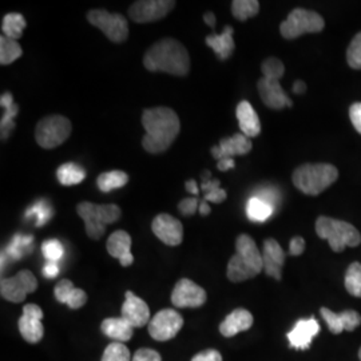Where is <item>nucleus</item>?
Segmentation results:
<instances>
[{
	"mask_svg": "<svg viewBox=\"0 0 361 361\" xmlns=\"http://www.w3.org/2000/svg\"><path fill=\"white\" fill-rule=\"evenodd\" d=\"M145 137L143 149L150 154L166 152L180 134V118L169 107H154L145 110L142 114Z\"/></svg>",
	"mask_w": 361,
	"mask_h": 361,
	"instance_id": "obj_1",
	"label": "nucleus"
},
{
	"mask_svg": "<svg viewBox=\"0 0 361 361\" xmlns=\"http://www.w3.org/2000/svg\"><path fill=\"white\" fill-rule=\"evenodd\" d=\"M143 66L152 73H166L176 77H185L190 70V56L180 42L165 38L157 42L146 51Z\"/></svg>",
	"mask_w": 361,
	"mask_h": 361,
	"instance_id": "obj_2",
	"label": "nucleus"
},
{
	"mask_svg": "<svg viewBox=\"0 0 361 361\" xmlns=\"http://www.w3.org/2000/svg\"><path fill=\"white\" fill-rule=\"evenodd\" d=\"M262 269V253L258 250L255 240L247 234L238 235L235 241V255L228 262V279L232 283H243L255 279Z\"/></svg>",
	"mask_w": 361,
	"mask_h": 361,
	"instance_id": "obj_3",
	"label": "nucleus"
},
{
	"mask_svg": "<svg viewBox=\"0 0 361 361\" xmlns=\"http://www.w3.org/2000/svg\"><path fill=\"white\" fill-rule=\"evenodd\" d=\"M338 178V170L331 164H305L293 171L292 180L300 192L319 195Z\"/></svg>",
	"mask_w": 361,
	"mask_h": 361,
	"instance_id": "obj_4",
	"label": "nucleus"
},
{
	"mask_svg": "<svg viewBox=\"0 0 361 361\" xmlns=\"http://www.w3.org/2000/svg\"><path fill=\"white\" fill-rule=\"evenodd\" d=\"M316 233L320 238L329 243L336 253H341L347 246L355 247L361 243L360 233L353 225L331 217L322 216L317 219Z\"/></svg>",
	"mask_w": 361,
	"mask_h": 361,
	"instance_id": "obj_5",
	"label": "nucleus"
},
{
	"mask_svg": "<svg viewBox=\"0 0 361 361\" xmlns=\"http://www.w3.org/2000/svg\"><path fill=\"white\" fill-rule=\"evenodd\" d=\"M78 216L83 219L86 233L91 240L102 238L106 226L121 219V209L118 205H97L92 202H80L77 207Z\"/></svg>",
	"mask_w": 361,
	"mask_h": 361,
	"instance_id": "obj_6",
	"label": "nucleus"
},
{
	"mask_svg": "<svg viewBox=\"0 0 361 361\" xmlns=\"http://www.w3.org/2000/svg\"><path fill=\"white\" fill-rule=\"evenodd\" d=\"M71 129V122L66 116H46L39 121L35 128V141L43 149H55L67 141Z\"/></svg>",
	"mask_w": 361,
	"mask_h": 361,
	"instance_id": "obj_7",
	"label": "nucleus"
},
{
	"mask_svg": "<svg viewBox=\"0 0 361 361\" xmlns=\"http://www.w3.org/2000/svg\"><path fill=\"white\" fill-rule=\"evenodd\" d=\"M325 27L322 15L314 11L296 8L288 15L280 26V32L285 39H296L304 34L322 32Z\"/></svg>",
	"mask_w": 361,
	"mask_h": 361,
	"instance_id": "obj_8",
	"label": "nucleus"
},
{
	"mask_svg": "<svg viewBox=\"0 0 361 361\" xmlns=\"http://www.w3.org/2000/svg\"><path fill=\"white\" fill-rule=\"evenodd\" d=\"M89 23L99 28L114 43L126 42L129 38L128 19L121 13H110L106 10H91L87 13Z\"/></svg>",
	"mask_w": 361,
	"mask_h": 361,
	"instance_id": "obj_9",
	"label": "nucleus"
},
{
	"mask_svg": "<svg viewBox=\"0 0 361 361\" xmlns=\"http://www.w3.org/2000/svg\"><path fill=\"white\" fill-rule=\"evenodd\" d=\"M38 288V280L32 271H20L13 277L1 279L0 293L1 297L10 302H23L27 295L35 292Z\"/></svg>",
	"mask_w": 361,
	"mask_h": 361,
	"instance_id": "obj_10",
	"label": "nucleus"
},
{
	"mask_svg": "<svg viewBox=\"0 0 361 361\" xmlns=\"http://www.w3.org/2000/svg\"><path fill=\"white\" fill-rule=\"evenodd\" d=\"M183 319L177 310H159L149 323V334L157 341H169L180 334Z\"/></svg>",
	"mask_w": 361,
	"mask_h": 361,
	"instance_id": "obj_11",
	"label": "nucleus"
},
{
	"mask_svg": "<svg viewBox=\"0 0 361 361\" xmlns=\"http://www.w3.org/2000/svg\"><path fill=\"white\" fill-rule=\"evenodd\" d=\"M174 6V0H140L130 6L129 16L135 23L157 22L165 18Z\"/></svg>",
	"mask_w": 361,
	"mask_h": 361,
	"instance_id": "obj_12",
	"label": "nucleus"
},
{
	"mask_svg": "<svg viewBox=\"0 0 361 361\" xmlns=\"http://www.w3.org/2000/svg\"><path fill=\"white\" fill-rule=\"evenodd\" d=\"M207 297L204 288L189 279H182L173 289L171 302L177 308H200L207 302Z\"/></svg>",
	"mask_w": 361,
	"mask_h": 361,
	"instance_id": "obj_13",
	"label": "nucleus"
},
{
	"mask_svg": "<svg viewBox=\"0 0 361 361\" xmlns=\"http://www.w3.org/2000/svg\"><path fill=\"white\" fill-rule=\"evenodd\" d=\"M43 310L37 304H27L23 307V314L18 322L19 332L28 344H38L44 335L42 324Z\"/></svg>",
	"mask_w": 361,
	"mask_h": 361,
	"instance_id": "obj_14",
	"label": "nucleus"
},
{
	"mask_svg": "<svg viewBox=\"0 0 361 361\" xmlns=\"http://www.w3.org/2000/svg\"><path fill=\"white\" fill-rule=\"evenodd\" d=\"M258 92L259 98L265 106L273 110H281L285 107H292L293 102L292 99L286 95L284 89L280 85V80L276 79H268V78H261L258 80Z\"/></svg>",
	"mask_w": 361,
	"mask_h": 361,
	"instance_id": "obj_15",
	"label": "nucleus"
},
{
	"mask_svg": "<svg viewBox=\"0 0 361 361\" xmlns=\"http://www.w3.org/2000/svg\"><path fill=\"white\" fill-rule=\"evenodd\" d=\"M155 235L169 246H178L183 240V226L173 216L162 213L155 217L152 225Z\"/></svg>",
	"mask_w": 361,
	"mask_h": 361,
	"instance_id": "obj_16",
	"label": "nucleus"
},
{
	"mask_svg": "<svg viewBox=\"0 0 361 361\" xmlns=\"http://www.w3.org/2000/svg\"><path fill=\"white\" fill-rule=\"evenodd\" d=\"M320 334V324L316 319H301L298 320L293 329L286 335L289 340L290 348L308 349L314 338V336Z\"/></svg>",
	"mask_w": 361,
	"mask_h": 361,
	"instance_id": "obj_17",
	"label": "nucleus"
},
{
	"mask_svg": "<svg viewBox=\"0 0 361 361\" xmlns=\"http://www.w3.org/2000/svg\"><path fill=\"white\" fill-rule=\"evenodd\" d=\"M122 317L134 328H142L150 323V310L142 298L128 290L122 305Z\"/></svg>",
	"mask_w": 361,
	"mask_h": 361,
	"instance_id": "obj_18",
	"label": "nucleus"
},
{
	"mask_svg": "<svg viewBox=\"0 0 361 361\" xmlns=\"http://www.w3.org/2000/svg\"><path fill=\"white\" fill-rule=\"evenodd\" d=\"M320 313L329 331L335 335L341 334L343 331L352 332L360 326L361 316L356 310H344L340 313H335L328 308H322Z\"/></svg>",
	"mask_w": 361,
	"mask_h": 361,
	"instance_id": "obj_19",
	"label": "nucleus"
},
{
	"mask_svg": "<svg viewBox=\"0 0 361 361\" xmlns=\"http://www.w3.org/2000/svg\"><path fill=\"white\" fill-rule=\"evenodd\" d=\"M262 261H264V271L267 273V276L280 281L283 277L285 253L281 245L276 240L268 238L264 243Z\"/></svg>",
	"mask_w": 361,
	"mask_h": 361,
	"instance_id": "obj_20",
	"label": "nucleus"
},
{
	"mask_svg": "<svg viewBox=\"0 0 361 361\" xmlns=\"http://www.w3.org/2000/svg\"><path fill=\"white\" fill-rule=\"evenodd\" d=\"M253 145L250 142V138H247L243 133L234 134L229 138L221 140L217 146L212 147V155L217 162L225 158H232L235 155H245L252 150Z\"/></svg>",
	"mask_w": 361,
	"mask_h": 361,
	"instance_id": "obj_21",
	"label": "nucleus"
},
{
	"mask_svg": "<svg viewBox=\"0 0 361 361\" xmlns=\"http://www.w3.org/2000/svg\"><path fill=\"white\" fill-rule=\"evenodd\" d=\"M107 252L111 257L119 259L122 267H130L134 262L131 255V237L125 231H116L107 240Z\"/></svg>",
	"mask_w": 361,
	"mask_h": 361,
	"instance_id": "obj_22",
	"label": "nucleus"
},
{
	"mask_svg": "<svg viewBox=\"0 0 361 361\" xmlns=\"http://www.w3.org/2000/svg\"><path fill=\"white\" fill-rule=\"evenodd\" d=\"M255 323L253 314L249 310L238 308L233 310L226 319L219 324V332L224 337H233L252 328Z\"/></svg>",
	"mask_w": 361,
	"mask_h": 361,
	"instance_id": "obj_23",
	"label": "nucleus"
},
{
	"mask_svg": "<svg viewBox=\"0 0 361 361\" xmlns=\"http://www.w3.org/2000/svg\"><path fill=\"white\" fill-rule=\"evenodd\" d=\"M56 301L66 304L70 310H80L87 302V295L83 289L75 288L73 281L61 280L54 290Z\"/></svg>",
	"mask_w": 361,
	"mask_h": 361,
	"instance_id": "obj_24",
	"label": "nucleus"
},
{
	"mask_svg": "<svg viewBox=\"0 0 361 361\" xmlns=\"http://www.w3.org/2000/svg\"><path fill=\"white\" fill-rule=\"evenodd\" d=\"M235 114H237L241 133L247 138L257 137L261 133V122L253 106L247 101H241L237 106Z\"/></svg>",
	"mask_w": 361,
	"mask_h": 361,
	"instance_id": "obj_25",
	"label": "nucleus"
},
{
	"mask_svg": "<svg viewBox=\"0 0 361 361\" xmlns=\"http://www.w3.org/2000/svg\"><path fill=\"white\" fill-rule=\"evenodd\" d=\"M233 27L226 26L222 34H210L205 42L207 46L214 51L221 61H226L234 51V39H233Z\"/></svg>",
	"mask_w": 361,
	"mask_h": 361,
	"instance_id": "obj_26",
	"label": "nucleus"
},
{
	"mask_svg": "<svg viewBox=\"0 0 361 361\" xmlns=\"http://www.w3.org/2000/svg\"><path fill=\"white\" fill-rule=\"evenodd\" d=\"M101 329L104 335L113 338L116 343H126L133 337L134 326L123 317H110L102 322Z\"/></svg>",
	"mask_w": 361,
	"mask_h": 361,
	"instance_id": "obj_27",
	"label": "nucleus"
},
{
	"mask_svg": "<svg viewBox=\"0 0 361 361\" xmlns=\"http://www.w3.org/2000/svg\"><path fill=\"white\" fill-rule=\"evenodd\" d=\"M0 104L4 109V114L1 116L0 122V129H1V140H7L11 134V131L15 129V122L13 119L19 113L18 104L13 102V94L11 92H4L0 98Z\"/></svg>",
	"mask_w": 361,
	"mask_h": 361,
	"instance_id": "obj_28",
	"label": "nucleus"
},
{
	"mask_svg": "<svg viewBox=\"0 0 361 361\" xmlns=\"http://www.w3.org/2000/svg\"><path fill=\"white\" fill-rule=\"evenodd\" d=\"M273 212L274 207L267 201L261 200L257 195L252 197L246 205V216L247 219L255 222H265L267 219H271Z\"/></svg>",
	"mask_w": 361,
	"mask_h": 361,
	"instance_id": "obj_29",
	"label": "nucleus"
},
{
	"mask_svg": "<svg viewBox=\"0 0 361 361\" xmlns=\"http://www.w3.org/2000/svg\"><path fill=\"white\" fill-rule=\"evenodd\" d=\"M128 182H129V176L125 171L113 170V171L102 173L97 180V185L101 192L109 193L116 189L123 188Z\"/></svg>",
	"mask_w": 361,
	"mask_h": 361,
	"instance_id": "obj_30",
	"label": "nucleus"
},
{
	"mask_svg": "<svg viewBox=\"0 0 361 361\" xmlns=\"http://www.w3.org/2000/svg\"><path fill=\"white\" fill-rule=\"evenodd\" d=\"M56 177L63 186H74L85 180L86 171L77 164L68 162L56 170Z\"/></svg>",
	"mask_w": 361,
	"mask_h": 361,
	"instance_id": "obj_31",
	"label": "nucleus"
},
{
	"mask_svg": "<svg viewBox=\"0 0 361 361\" xmlns=\"http://www.w3.org/2000/svg\"><path fill=\"white\" fill-rule=\"evenodd\" d=\"M26 19L23 18L22 13H7L3 18V23H1V31L3 35L7 38L18 39L22 37L23 30L26 28Z\"/></svg>",
	"mask_w": 361,
	"mask_h": 361,
	"instance_id": "obj_32",
	"label": "nucleus"
},
{
	"mask_svg": "<svg viewBox=\"0 0 361 361\" xmlns=\"http://www.w3.org/2000/svg\"><path fill=\"white\" fill-rule=\"evenodd\" d=\"M23 54L22 46L15 39L1 37L0 38V63L1 66L11 65Z\"/></svg>",
	"mask_w": 361,
	"mask_h": 361,
	"instance_id": "obj_33",
	"label": "nucleus"
},
{
	"mask_svg": "<svg viewBox=\"0 0 361 361\" xmlns=\"http://www.w3.org/2000/svg\"><path fill=\"white\" fill-rule=\"evenodd\" d=\"M202 190L205 192L204 201L213 202V204H221L226 200V192L219 188V180H210V171H205L202 174Z\"/></svg>",
	"mask_w": 361,
	"mask_h": 361,
	"instance_id": "obj_34",
	"label": "nucleus"
},
{
	"mask_svg": "<svg viewBox=\"0 0 361 361\" xmlns=\"http://www.w3.org/2000/svg\"><path fill=\"white\" fill-rule=\"evenodd\" d=\"M258 11L259 3L257 0H234L232 3L233 16L240 22H245L249 18H255Z\"/></svg>",
	"mask_w": 361,
	"mask_h": 361,
	"instance_id": "obj_35",
	"label": "nucleus"
},
{
	"mask_svg": "<svg viewBox=\"0 0 361 361\" xmlns=\"http://www.w3.org/2000/svg\"><path fill=\"white\" fill-rule=\"evenodd\" d=\"M32 241H34L32 235L16 234L13 237V241L10 243V245L7 246V249H6V256H8L13 259H20L26 253V250L30 249V246L32 245Z\"/></svg>",
	"mask_w": 361,
	"mask_h": 361,
	"instance_id": "obj_36",
	"label": "nucleus"
},
{
	"mask_svg": "<svg viewBox=\"0 0 361 361\" xmlns=\"http://www.w3.org/2000/svg\"><path fill=\"white\" fill-rule=\"evenodd\" d=\"M345 289L349 295L361 297V264L353 262L345 273Z\"/></svg>",
	"mask_w": 361,
	"mask_h": 361,
	"instance_id": "obj_37",
	"label": "nucleus"
},
{
	"mask_svg": "<svg viewBox=\"0 0 361 361\" xmlns=\"http://www.w3.org/2000/svg\"><path fill=\"white\" fill-rule=\"evenodd\" d=\"M52 216V209L47 201L40 200L35 205L30 207L26 212L27 219H35L37 226H43L46 222H49Z\"/></svg>",
	"mask_w": 361,
	"mask_h": 361,
	"instance_id": "obj_38",
	"label": "nucleus"
},
{
	"mask_svg": "<svg viewBox=\"0 0 361 361\" xmlns=\"http://www.w3.org/2000/svg\"><path fill=\"white\" fill-rule=\"evenodd\" d=\"M130 350L123 343L113 341L104 349V356L101 361H131Z\"/></svg>",
	"mask_w": 361,
	"mask_h": 361,
	"instance_id": "obj_39",
	"label": "nucleus"
},
{
	"mask_svg": "<svg viewBox=\"0 0 361 361\" xmlns=\"http://www.w3.org/2000/svg\"><path fill=\"white\" fill-rule=\"evenodd\" d=\"M261 71L264 74V78L268 79H276L280 80L281 78L284 77L285 66L279 58H268L262 62L261 65Z\"/></svg>",
	"mask_w": 361,
	"mask_h": 361,
	"instance_id": "obj_40",
	"label": "nucleus"
},
{
	"mask_svg": "<svg viewBox=\"0 0 361 361\" xmlns=\"http://www.w3.org/2000/svg\"><path fill=\"white\" fill-rule=\"evenodd\" d=\"M42 253L49 262H58L63 257L65 249L58 240H46L42 244Z\"/></svg>",
	"mask_w": 361,
	"mask_h": 361,
	"instance_id": "obj_41",
	"label": "nucleus"
},
{
	"mask_svg": "<svg viewBox=\"0 0 361 361\" xmlns=\"http://www.w3.org/2000/svg\"><path fill=\"white\" fill-rule=\"evenodd\" d=\"M347 62L349 67L361 70V32L352 39L347 50Z\"/></svg>",
	"mask_w": 361,
	"mask_h": 361,
	"instance_id": "obj_42",
	"label": "nucleus"
},
{
	"mask_svg": "<svg viewBox=\"0 0 361 361\" xmlns=\"http://www.w3.org/2000/svg\"><path fill=\"white\" fill-rule=\"evenodd\" d=\"M200 209V202L198 198H185L178 204V210L182 216H193L194 213Z\"/></svg>",
	"mask_w": 361,
	"mask_h": 361,
	"instance_id": "obj_43",
	"label": "nucleus"
},
{
	"mask_svg": "<svg viewBox=\"0 0 361 361\" xmlns=\"http://www.w3.org/2000/svg\"><path fill=\"white\" fill-rule=\"evenodd\" d=\"M131 361H162V359L161 355L154 349L141 348L134 353Z\"/></svg>",
	"mask_w": 361,
	"mask_h": 361,
	"instance_id": "obj_44",
	"label": "nucleus"
},
{
	"mask_svg": "<svg viewBox=\"0 0 361 361\" xmlns=\"http://www.w3.org/2000/svg\"><path fill=\"white\" fill-rule=\"evenodd\" d=\"M192 361H222V355L217 349H207L195 355Z\"/></svg>",
	"mask_w": 361,
	"mask_h": 361,
	"instance_id": "obj_45",
	"label": "nucleus"
},
{
	"mask_svg": "<svg viewBox=\"0 0 361 361\" xmlns=\"http://www.w3.org/2000/svg\"><path fill=\"white\" fill-rule=\"evenodd\" d=\"M349 116L350 121L355 126V129L357 130L361 134V104H353L349 109Z\"/></svg>",
	"mask_w": 361,
	"mask_h": 361,
	"instance_id": "obj_46",
	"label": "nucleus"
},
{
	"mask_svg": "<svg viewBox=\"0 0 361 361\" xmlns=\"http://www.w3.org/2000/svg\"><path fill=\"white\" fill-rule=\"evenodd\" d=\"M305 250V241L302 237H293L289 244V255L290 256H300Z\"/></svg>",
	"mask_w": 361,
	"mask_h": 361,
	"instance_id": "obj_47",
	"label": "nucleus"
},
{
	"mask_svg": "<svg viewBox=\"0 0 361 361\" xmlns=\"http://www.w3.org/2000/svg\"><path fill=\"white\" fill-rule=\"evenodd\" d=\"M59 271H61V268H59L58 262H47L42 273H43V277H46V279H55L59 274Z\"/></svg>",
	"mask_w": 361,
	"mask_h": 361,
	"instance_id": "obj_48",
	"label": "nucleus"
},
{
	"mask_svg": "<svg viewBox=\"0 0 361 361\" xmlns=\"http://www.w3.org/2000/svg\"><path fill=\"white\" fill-rule=\"evenodd\" d=\"M234 159L232 158H225V159H221L217 162V168L221 171H228V170H231V169H234Z\"/></svg>",
	"mask_w": 361,
	"mask_h": 361,
	"instance_id": "obj_49",
	"label": "nucleus"
},
{
	"mask_svg": "<svg viewBox=\"0 0 361 361\" xmlns=\"http://www.w3.org/2000/svg\"><path fill=\"white\" fill-rule=\"evenodd\" d=\"M185 188H186V190H188L189 193L194 194V195H198V193H200L198 185H197V182H195L194 180H186V183H185Z\"/></svg>",
	"mask_w": 361,
	"mask_h": 361,
	"instance_id": "obj_50",
	"label": "nucleus"
},
{
	"mask_svg": "<svg viewBox=\"0 0 361 361\" xmlns=\"http://www.w3.org/2000/svg\"><path fill=\"white\" fill-rule=\"evenodd\" d=\"M307 91V85L302 80H296L293 83V92L295 94H302Z\"/></svg>",
	"mask_w": 361,
	"mask_h": 361,
	"instance_id": "obj_51",
	"label": "nucleus"
},
{
	"mask_svg": "<svg viewBox=\"0 0 361 361\" xmlns=\"http://www.w3.org/2000/svg\"><path fill=\"white\" fill-rule=\"evenodd\" d=\"M204 20H205V23H207V26L212 27V28H214V27H216V16H214V13H205V16H204Z\"/></svg>",
	"mask_w": 361,
	"mask_h": 361,
	"instance_id": "obj_52",
	"label": "nucleus"
},
{
	"mask_svg": "<svg viewBox=\"0 0 361 361\" xmlns=\"http://www.w3.org/2000/svg\"><path fill=\"white\" fill-rule=\"evenodd\" d=\"M200 214L201 216H209L210 214V212H212V209L209 207V204H207V201H202L201 204H200Z\"/></svg>",
	"mask_w": 361,
	"mask_h": 361,
	"instance_id": "obj_53",
	"label": "nucleus"
},
{
	"mask_svg": "<svg viewBox=\"0 0 361 361\" xmlns=\"http://www.w3.org/2000/svg\"><path fill=\"white\" fill-rule=\"evenodd\" d=\"M359 359H360L361 361V348L360 350H359Z\"/></svg>",
	"mask_w": 361,
	"mask_h": 361,
	"instance_id": "obj_54",
	"label": "nucleus"
}]
</instances>
